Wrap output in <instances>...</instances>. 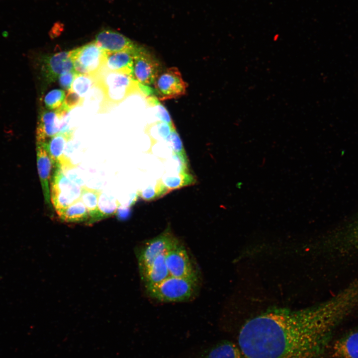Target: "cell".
<instances>
[{
  "label": "cell",
  "mask_w": 358,
  "mask_h": 358,
  "mask_svg": "<svg viewBox=\"0 0 358 358\" xmlns=\"http://www.w3.org/2000/svg\"><path fill=\"white\" fill-rule=\"evenodd\" d=\"M51 179V201L57 214L80 199L81 187L68 178L58 165Z\"/></svg>",
  "instance_id": "cell-4"
},
{
  "label": "cell",
  "mask_w": 358,
  "mask_h": 358,
  "mask_svg": "<svg viewBox=\"0 0 358 358\" xmlns=\"http://www.w3.org/2000/svg\"><path fill=\"white\" fill-rule=\"evenodd\" d=\"M166 253L158 256L147 270L140 275L146 288L160 283L170 275L166 263Z\"/></svg>",
  "instance_id": "cell-16"
},
{
  "label": "cell",
  "mask_w": 358,
  "mask_h": 358,
  "mask_svg": "<svg viewBox=\"0 0 358 358\" xmlns=\"http://www.w3.org/2000/svg\"><path fill=\"white\" fill-rule=\"evenodd\" d=\"M64 222L88 223L90 216L89 211L80 199L75 202L58 215Z\"/></svg>",
  "instance_id": "cell-19"
},
{
  "label": "cell",
  "mask_w": 358,
  "mask_h": 358,
  "mask_svg": "<svg viewBox=\"0 0 358 358\" xmlns=\"http://www.w3.org/2000/svg\"><path fill=\"white\" fill-rule=\"evenodd\" d=\"M156 107V115L160 121L169 124L173 127H175L172 118L166 107L160 103L157 104Z\"/></svg>",
  "instance_id": "cell-28"
},
{
  "label": "cell",
  "mask_w": 358,
  "mask_h": 358,
  "mask_svg": "<svg viewBox=\"0 0 358 358\" xmlns=\"http://www.w3.org/2000/svg\"><path fill=\"white\" fill-rule=\"evenodd\" d=\"M328 354L330 358H358V326L333 340Z\"/></svg>",
  "instance_id": "cell-12"
},
{
  "label": "cell",
  "mask_w": 358,
  "mask_h": 358,
  "mask_svg": "<svg viewBox=\"0 0 358 358\" xmlns=\"http://www.w3.org/2000/svg\"><path fill=\"white\" fill-rule=\"evenodd\" d=\"M73 136V131L69 130L59 132L47 142L43 143L55 165H61L65 160L66 156L63 154L65 147Z\"/></svg>",
  "instance_id": "cell-17"
},
{
  "label": "cell",
  "mask_w": 358,
  "mask_h": 358,
  "mask_svg": "<svg viewBox=\"0 0 358 358\" xmlns=\"http://www.w3.org/2000/svg\"><path fill=\"white\" fill-rule=\"evenodd\" d=\"M101 191L83 186L81 187L80 199L87 208L90 219L88 223L91 224L97 221L98 202Z\"/></svg>",
  "instance_id": "cell-20"
},
{
  "label": "cell",
  "mask_w": 358,
  "mask_h": 358,
  "mask_svg": "<svg viewBox=\"0 0 358 358\" xmlns=\"http://www.w3.org/2000/svg\"><path fill=\"white\" fill-rule=\"evenodd\" d=\"M67 91L63 105L60 108L66 113H68L74 108L82 105L84 99L71 89Z\"/></svg>",
  "instance_id": "cell-25"
},
{
  "label": "cell",
  "mask_w": 358,
  "mask_h": 358,
  "mask_svg": "<svg viewBox=\"0 0 358 358\" xmlns=\"http://www.w3.org/2000/svg\"><path fill=\"white\" fill-rule=\"evenodd\" d=\"M94 41L106 53L124 51L133 52L138 46L123 34L109 29L99 31L95 35Z\"/></svg>",
  "instance_id": "cell-13"
},
{
  "label": "cell",
  "mask_w": 358,
  "mask_h": 358,
  "mask_svg": "<svg viewBox=\"0 0 358 358\" xmlns=\"http://www.w3.org/2000/svg\"><path fill=\"white\" fill-rule=\"evenodd\" d=\"M65 91L62 89H54L48 92L44 98L45 108L55 111L62 106L65 97Z\"/></svg>",
  "instance_id": "cell-23"
},
{
  "label": "cell",
  "mask_w": 358,
  "mask_h": 358,
  "mask_svg": "<svg viewBox=\"0 0 358 358\" xmlns=\"http://www.w3.org/2000/svg\"><path fill=\"white\" fill-rule=\"evenodd\" d=\"M133 56L135 80L145 86L153 85L162 72L158 60L150 51L138 45L133 52Z\"/></svg>",
  "instance_id": "cell-8"
},
{
  "label": "cell",
  "mask_w": 358,
  "mask_h": 358,
  "mask_svg": "<svg viewBox=\"0 0 358 358\" xmlns=\"http://www.w3.org/2000/svg\"><path fill=\"white\" fill-rule=\"evenodd\" d=\"M139 196L148 201H152L159 198L156 187L149 186L143 191L139 192Z\"/></svg>",
  "instance_id": "cell-29"
},
{
  "label": "cell",
  "mask_w": 358,
  "mask_h": 358,
  "mask_svg": "<svg viewBox=\"0 0 358 358\" xmlns=\"http://www.w3.org/2000/svg\"><path fill=\"white\" fill-rule=\"evenodd\" d=\"M93 87H96L95 76L76 73L71 90L84 98Z\"/></svg>",
  "instance_id": "cell-22"
},
{
  "label": "cell",
  "mask_w": 358,
  "mask_h": 358,
  "mask_svg": "<svg viewBox=\"0 0 358 358\" xmlns=\"http://www.w3.org/2000/svg\"><path fill=\"white\" fill-rule=\"evenodd\" d=\"M105 53V61L102 70L126 75L135 80L133 52L124 51Z\"/></svg>",
  "instance_id": "cell-15"
},
{
  "label": "cell",
  "mask_w": 358,
  "mask_h": 358,
  "mask_svg": "<svg viewBox=\"0 0 358 358\" xmlns=\"http://www.w3.org/2000/svg\"><path fill=\"white\" fill-rule=\"evenodd\" d=\"M139 196V194L138 192L133 194L131 196V198L129 200L128 206L130 207L131 206L133 205L135 203V202H136V201L137 199Z\"/></svg>",
  "instance_id": "cell-32"
},
{
  "label": "cell",
  "mask_w": 358,
  "mask_h": 358,
  "mask_svg": "<svg viewBox=\"0 0 358 358\" xmlns=\"http://www.w3.org/2000/svg\"><path fill=\"white\" fill-rule=\"evenodd\" d=\"M37 166L45 203L51 208L50 180L52 169L55 166L43 143H36Z\"/></svg>",
  "instance_id": "cell-14"
},
{
  "label": "cell",
  "mask_w": 358,
  "mask_h": 358,
  "mask_svg": "<svg viewBox=\"0 0 358 358\" xmlns=\"http://www.w3.org/2000/svg\"><path fill=\"white\" fill-rule=\"evenodd\" d=\"M39 61L40 75L48 84L55 82L61 74L74 71L69 51L44 55Z\"/></svg>",
  "instance_id": "cell-10"
},
{
  "label": "cell",
  "mask_w": 358,
  "mask_h": 358,
  "mask_svg": "<svg viewBox=\"0 0 358 358\" xmlns=\"http://www.w3.org/2000/svg\"><path fill=\"white\" fill-rule=\"evenodd\" d=\"M119 203L113 197L101 192L98 202L97 221L116 214Z\"/></svg>",
  "instance_id": "cell-21"
},
{
  "label": "cell",
  "mask_w": 358,
  "mask_h": 358,
  "mask_svg": "<svg viewBox=\"0 0 358 358\" xmlns=\"http://www.w3.org/2000/svg\"><path fill=\"white\" fill-rule=\"evenodd\" d=\"M200 358H244L239 346L223 340L205 350Z\"/></svg>",
  "instance_id": "cell-18"
},
{
  "label": "cell",
  "mask_w": 358,
  "mask_h": 358,
  "mask_svg": "<svg viewBox=\"0 0 358 358\" xmlns=\"http://www.w3.org/2000/svg\"><path fill=\"white\" fill-rule=\"evenodd\" d=\"M198 279L168 276L160 283L147 287L149 295L162 302H181L195 294Z\"/></svg>",
  "instance_id": "cell-3"
},
{
  "label": "cell",
  "mask_w": 358,
  "mask_h": 358,
  "mask_svg": "<svg viewBox=\"0 0 358 358\" xmlns=\"http://www.w3.org/2000/svg\"><path fill=\"white\" fill-rule=\"evenodd\" d=\"M130 207H122L119 204L118 205L116 214L120 219H125L128 217L130 214Z\"/></svg>",
  "instance_id": "cell-31"
},
{
  "label": "cell",
  "mask_w": 358,
  "mask_h": 358,
  "mask_svg": "<svg viewBox=\"0 0 358 358\" xmlns=\"http://www.w3.org/2000/svg\"><path fill=\"white\" fill-rule=\"evenodd\" d=\"M76 74V72L73 71L61 74L58 79L61 88L67 91L70 90Z\"/></svg>",
  "instance_id": "cell-27"
},
{
  "label": "cell",
  "mask_w": 358,
  "mask_h": 358,
  "mask_svg": "<svg viewBox=\"0 0 358 358\" xmlns=\"http://www.w3.org/2000/svg\"><path fill=\"white\" fill-rule=\"evenodd\" d=\"M341 324L324 301L270 308L242 326L238 345L244 358H324Z\"/></svg>",
  "instance_id": "cell-1"
},
{
  "label": "cell",
  "mask_w": 358,
  "mask_h": 358,
  "mask_svg": "<svg viewBox=\"0 0 358 358\" xmlns=\"http://www.w3.org/2000/svg\"><path fill=\"white\" fill-rule=\"evenodd\" d=\"M178 241L169 227L156 237L147 241L137 254L140 275L158 256L167 252Z\"/></svg>",
  "instance_id": "cell-6"
},
{
  "label": "cell",
  "mask_w": 358,
  "mask_h": 358,
  "mask_svg": "<svg viewBox=\"0 0 358 358\" xmlns=\"http://www.w3.org/2000/svg\"><path fill=\"white\" fill-rule=\"evenodd\" d=\"M157 126L159 135L164 139H166L171 134L172 130L176 128L169 124L161 121L158 122Z\"/></svg>",
  "instance_id": "cell-30"
},
{
  "label": "cell",
  "mask_w": 358,
  "mask_h": 358,
  "mask_svg": "<svg viewBox=\"0 0 358 358\" xmlns=\"http://www.w3.org/2000/svg\"><path fill=\"white\" fill-rule=\"evenodd\" d=\"M96 87L102 92V108L115 106L137 88L138 82L129 76L102 70L95 76Z\"/></svg>",
  "instance_id": "cell-2"
},
{
  "label": "cell",
  "mask_w": 358,
  "mask_h": 358,
  "mask_svg": "<svg viewBox=\"0 0 358 358\" xmlns=\"http://www.w3.org/2000/svg\"><path fill=\"white\" fill-rule=\"evenodd\" d=\"M165 259L170 275L198 279L185 248L179 240L166 253Z\"/></svg>",
  "instance_id": "cell-9"
},
{
  "label": "cell",
  "mask_w": 358,
  "mask_h": 358,
  "mask_svg": "<svg viewBox=\"0 0 358 358\" xmlns=\"http://www.w3.org/2000/svg\"><path fill=\"white\" fill-rule=\"evenodd\" d=\"M153 86L157 98L165 101L185 94L187 84L183 80L179 70L172 67L162 71Z\"/></svg>",
  "instance_id": "cell-7"
},
{
  "label": "cell",
  "mask_w": 358,
  "mask_h": 358,
  "mask_svg": "<svg viewBox=\"0 0 358 358\" xmlns=\"http://www.w3.org/2000/svg\"><path fill=\"white\" fill-rule=\"evenodd\" d=\"M166 140L170 144L173 154L186 156L182 142L176 128L172 130L171 134Z\"/></svg>",
  "instance_id": "cell-26"
},
{
  "label": "cell",
  "mask_w": 358,
  "mask_h": 358,
  "mask_svg": "<svg viewBox=\"0 0 358 358\" xmlns=\"http://www.w3.org/2000/svg\"><path fill=\"white\" fill-rule=\"evenodd\" d=\"M65 115L58 110H41L36 128V143L47 142L59 132L70 130L68 123L62 121Z\"/></svg>",
  "instance_id": "cell-11"
},
{
  "label": "cell",
  "mask_w": 358,
  "mask_h": 358,
  "mask_svg": "<svg viewBox=\"0 0 358 358\" xmlns=\"http://www.w3.org/2000/svg\"><path fill=\"white\" fill-rule=\"evenodd\" d=\"M163 182L171 191L194 184L195 179L189 173H182L179 174V177H168Z\"/></svg>",
  "instance_id": "cell-24"
},
{
  "label": "cell",
  "mask_w": 358,
  "mask_h": 358,
  "mask_svg": "<svg viewBox=\"0 0 358 358\" xmlns=\"http://www.w3.org/2000/svg\"><path fill=\"white\" fill-rule=\"evenodd\" d=\"M69 55L76 73L91 76L102 70L106 59L105 52L94 40L69 51Z\"/></svg>",
  "instance_id": "cell-5"
}]
</instances>
